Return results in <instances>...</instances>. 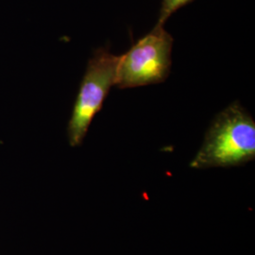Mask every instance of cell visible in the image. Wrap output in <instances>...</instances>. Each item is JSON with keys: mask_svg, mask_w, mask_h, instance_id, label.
<instances>
[{"mask_svg": "<svg viewBox=\"0 0 255 255\" xmlns=\"http://www.w3.org/2000/svg\"><path fill=\"white\" fill-rule=\"evenodd\" d=\"M119 57L104 48L97 49L89 60L67 127L71 146H80L92 120L101 111L112 86L117 82Z\"/></svg>", "mask_w": 255, "mask_h": 255, "instance_id": "3", "label": "cell"}, {"mask_svg": "<svg viewBox=\"0 0 255 255\" xmlns=\"http://www.w3.org/2000/svg\"><path fill=\"white\" fill-rule=\"evenodd\" d=\"M192 1L193 0H163L157 23L164 25V22L171 16L172 13Z\"/></svg>", "mask_w": 255, "mask_h": 255, "instance_id": "4", "label": "cell"}, {"mask_svg": "<svg viewBox=\"0 0 255 255\" xmlns=\"http://www.w3.org/2000/svg\"><path fill=\"white\" fill-rule=\"evenodd\" d=\"M173 38L158 24L146 36L119 56L116 85L133 88L161 83L166 80L171 67Z\"/></svg>", "mask_w": 255, "mask_h": 255, "instance_id": "2", "label": "cell"}, {"mask_svg": "<svg viewBox=\"0 0 255 255\" xmlns=\"http://www.w3.org/2000/svg\"><path fill=\"white\" fill-rule=\"evenodd\" d=\"M255 157V120L236 101L215 118L190 166L198 169L235 166Z\"/></svg>", "mask_w": 255, "mask_h": 255, "instance_id": "1", "label": "cell"}]
</instances>
